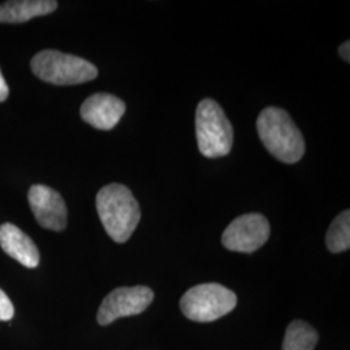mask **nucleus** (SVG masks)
Wrapping results in <instances>:
<instances>
[{
	"mask_svg": "<svg viewBox=\"0 0 350 350\" xmlns=\"http://www.w3.org/2000/svg\"><path fill=\"white\" fill-rule=\"evenodd\" d=\"M96 211L107 234L124 244L140 222V206L130 188L112 183L101 188L96 195Z\"/></svg>",
	"mask_w": 350,
	"mask_h": 350,
	"instance_id": "nucleus-1",
	"label": "nucleus"
},
{
	"mask_svg": "<svg viewBox=\"0 0 350 350\" xmlns=\"http://www.w3.org/2000/svg\"><path fill=\"white\" fill-rule=\"evenodd\" d=\"M257 131L266 150L284 163L300 161L305 140L300 129L284 109L267 107L257 118Z\"/></svg>",
	"mask_w": 350,
	"mask_h": 350,
	"instance_id": "nucleus-2",
	"label": "nucleus"
},
{
	"mask_svg": "<svg viewBox=\"0 0 350 350\" xmlns=\"http://www.w3.org/2000/svg\"><path fill=\"white\" fill-rule=\"evenodd\" d=\"M31 70L39 79L57 86L81 85L98 77V68L94 64L55 50L37 53L31 60Z\"/></svg>",
	"mask_w": 350,
	"mask_h": 350,
	"instance_id": "nucleus-3",
	"label": "nucleus"
},
{
	"mask_svg": "<svg viewBox=\"0 0 350 350\" xmlns=\"http://www.w3.org/2000/svg\"><path fill=\"white\" fill-rule=\"evenodd\" d=\"M196 138L202 156L224 157L234 143V130L222 107L213 99H204L196 109Z\"/></svg>",
	"mask_w": 350,
	"mask_h": 350,
	"instance_id": "nucleus-4",
	"label": "nucleus"
},
{
	"mask_svg": "<svg viewBox=\"0 0 350 350\" xmlns=\"http://www.w3.org/2000/svg\"><path fill=\"white\" fill-rule=\"evenodd\" d=\"M238 304L235 292L218 283H204L189 288L179 306L189 321L208 323L231 313Z\"/></svg>",
	"mask_w": 350,
	"mask_h": 350,
	"instance_id": "nucleus-5",
	"label": "nucleus"
},
{
	"mask_svg": "<svg viewBox=\"0 0 350 350\" xmlns=\"http://www.w3.org/2000/svg\"><path fill=\"white\" fill-rule=\"evenodd\" d=\"M270 237V224L258 213H250L235 218L227 226L222 244L225 248L240 253H253L260 250Z\"/></svg>",
	"mask_w": 350,
	"mask_h": 350,
	"instance_id": "nucleus-6",
	"label": "nucleus"
},
{
	"mask_svg": "<svg viewBox=\"0 0 350 350\" xmlns=\"http://www.w3.org/2000/svg\"><path fill=\"white\" fill-rule=\"evenodd\" d=\"M153 299V291L146 286L117 288L101 302L96 317L98 323L108 325L120 318L143 313Z\"/></svg>",
	"mask_w": 350,
	"mask_h": 350,
	"instance_id": "nucleus-7",
	"label": "nucleus"
},
{
	"mask_svg": "<svg viewBox=\"0 0 350 350\" xmlns=\"http://www.w3.org/2000/svg\"><path fill=\"white\" fill-rule=\"evenodd\" d=\"M29 204L38 224L52 231H63L68 222V209L62 195L44 185L29 189Z\"/></svg>",
	"mask_w": 350,
	"mask_h": 350,
	"instance_id": "nucleus-8",
	"label": "nucleus"
},
{
	"mask_svg": "<svg viewBox=\"0 0 350 350\" xmlns=\"http://www.w3.org/2000/svg\"><path fill=\"white\" fill-rule=\"evenodd\" d=\"M126 105L120 98L111 94H95L83 101L81 117L88 125L98 130H112L125 114Z\"/></svg>",
	"mask_w": 350,
	"mask_h": 350,
	"instance_id": "nucleus-9",
	"label": "nucleus"
},
{
	"mask_svg": "<svg viewBox=\"0 0 350 350\" xmlns=\"http://www.w3.org/2000/svg\"><path fill=\"white\" fill-rule=\"evenodd\" d=\"M0 247L25 267L34 269L39 265L40 256L37 245L17 226L12 224L0 226Z\"/></svg>",
	"mask_w": 350,
	"mask_h": 350,
	"instance_id": "nucleus-10",
	"label": "nucleus"
},
{
	"mask_svg": "<svg viewBox=\"0 0 350 350\" xmlns=\"http://www.w3.org/2000/svg\"><path fill=\"white\" fill-rule=\"evenodd\" d=\"M55 0H17L0 4V23L18 24L56 11Z\"/></svg>",
	"mask_w": 350,
	"mask_h": 350,
	"instance_id": "nucleus-11",
	"label": "nucleus"
},
{
	"mask_svg": "<svg viewBox=\"0 0 350 350\" xmlns=\"http://www.w3.org/2000/svg\"><path fill=\"white\" fill-rule=\"evenodd\" d=\"M319 335L313 325L304 321H293L286 329L282 350H314Z\"/></svg>",
	"mask_w": 350,
	"mask_h": 350,
	"instance_id": "nucleus-12",
	"label": "nucleus"
},
{
	"mask_svg": "<svg viewBox=\"0 0 350 350\" xmlns=\"http://www.w3.org/2000/svg\"><path fill=\"white\" fill-rule=\"evenodd\" d=\"M325 244L331 253H341L350 248V212L344 211L329 226Z\"/></svg>",
	"mask_w": 350,
	"mask_h": 350,
	"instance_id": "nucleus-13",
	"label": "nucleus"
},
{
	"mask_svg": "<svg viewBox=\"0 0 350 350\" xmlns=\"http://www.w3.org/2000/svg\"><path fill=\"white\" fill-rule=\"evenodd\" d=\"M14 315V308L12 301L5 295L3 289H0V321L7 322L11 321Z\"/></svg>",
	"mask_w": 350,
	"mask_h": 350,
	"instance_id": "nucleus-14",
	"label": "nucleus"
},
{
	"mask_svg": "<svg viewBox=\"0 0 350 350\" xmlns=\"http://www.w3.org/2000/svg\"><path fill=\"white\" fill-rule=\"evenodd\" d=\"M8 95H10V88H8V85H7L4 77L0 72V103L7 100Z\"/></svg>",
	"mask_w": 350,
	"mask_h": 350,
	"instance_id": "nucleus-15",
	"label": "nucleus"
},
{
	"mask_svg": "<svg viewBox=\"0 0 350 350\" xmlns=\"http://www.w3.org/2000/svg\"><path fill=\"white\" fill-rule=\"evenodd\" d=\"M338 53H340V56L347 62V63H349L350 62V42L349 40H347L345 43H342L341 46H340V49H338Z\"/></svg>",
	"mask_w": 350,
	"mask_h": 350,
	"instance_id": "nucleus-16",
	"label": "nucleus"
}]
</instances>
